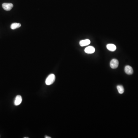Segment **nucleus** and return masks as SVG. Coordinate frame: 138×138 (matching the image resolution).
<instances>
[{
  "instance_id": "nucleus-3",
  "label": "nucleus",
  "mask_w": 138,
  "mask_h": 138,
  "mask_svg": "<svg viewBox=\"0 0 138 138\" xmlns=\"http://www.w3.org/2000/svg\"><path fill=\"white\" fill-rule=\"evenodd\" d=\"M119 61L116 59H112L110 62V67L112 69L117 68L119 66Z\"/></svg>"
},
{
  "instance_id": "nucleus-2",
  "label": "nucleus",
  "mask_w": 138,
  "mask_h": 138,
  "mask_svg": "<svg viewBox=\"0 0 138 138\" xmlns=\"http://www.w3.org/2000/svg\"><path fill=\"white\" fill-rule=\"evenodd\" d=\"M3 8L6 11H10L13 7V4L12 3H3L2 5Z\"/></svg>"
},
{
  "instance_id": "nucleus-1",
  "label": "nucleus",
  "mask_w": 138,
  "mask_h": 138,
  "mask_svg": "<svg viewBox=\"0 0 138 138\" xmlns=\"http://www.w3.org/2000/svg\"><path fill=\"white\" fill-rule=\"evenodd\" d=\"M55 80V75L53 74H51L47 77L45 80V83L47 85H51L53 84Z\"/></svg>"
},
{
  "instance_id": "nucleus-11",
  "label": "nucleus",
  "mask_w": 138,
  "mask_h": 138,
  "mask_svg": "<svg viewBox=\"0 0 138 138\" xmlns=\"http://www.w3.org/2000/svg\"><path fill=\"white\" fill-rule=\"evenodd\" d=\"M45 138H51V137H48V136H45Z\"/></svg>"
},
{
  "instance_id": "nucleus-4",
  "label": "nucleus",
  "mask_w": 138,
  "mask_h": 138,
  "mask_svg": "<svg viewBox=\"0 0 138 138\" xmlns=\"http://www.w3.org/2000/svg\"><path fill=\"white\" fill-rule=\"evenodd\" d=\"M125 73L129 75H132L133 73V68L130 66L127 65L125 66L124 68Z\"/></svg>"
},
{
  "instance_id": "nucleus-10",
  "label": "nucleus",
  "mask_w": 138,
  "mask_h": 138,
  "mask_svg": "<svg viewBox=\"0 0 138 138\" xmlns=\"http://www.w3.org/2000/svg\"><path fill=\"white\" fill-rule=\"evenodd\" d=\"M117 89L119 93L122 94L124 93V87L122 85H118L117 86Z\"/></svg>"
},
{
  "instance_id": "nucleus-5",
  "label": "nucleus",
  "mask_w": 138,
  "mask_h": 138,
  "mask_svg": "<svg viewBox=\"0 0 138 138\" xmlns=\"http://www.w3.org/2000/svg\"><path fill=\"white\" fill-rule=\"evenodd\" d=\"M95 51V48L92 46H89L86 47L84 50V51L88 54H92L94 53Z\"/></svg>"
},
{
  "instance_id": "nucleus-7",
  "label": "nucleus",
  "mask_w": 138,
  "mask_h": 138,
  "mask_svg": "<svg viewBox=\"0 0 138 138\" xmlns=\"http://www.w3.org/2000/svg\"><path fill=\"white\" fill-rule=\"evenodd\" d=\"M91 42L89 39H86V40H82L79 42L80 45L81 46H87L90 44Z\"/></svg>"
},
{
  "instance_id": "nucleus-6",
  "label": "nucleus",
  "mask_w": 138,
  "mask_h": 138,
  "mask_svg": "<svg viewBox=\"0 0 138 138\" xmlns=\"http://www.w3.org/2000/svg\"><path fill=\"white\" fill-rule=\"evenodd\" d=\"M22 100V99L21 96L20 95H18L15 98V100L14 101L15 105H18L21 103V102Z\"/></svg>"
},
{
  "instance_id": "nucleus-8",
  "label": "nucleus",
  "mask_w": 138,
  "mask_h": 138,
  "mask_svg": "<svg viewBox=\"0 0 138 138\" xmlns=\"http://www.w3.org/2000/svg\"><path fill=\"white\" fill-rule=\"evenodd\" d=\"M107 48L110 51H114L116 49V45L113 44H109L107 45Z\"/></svg>"
},
{
  "instance_id": "nucleus-9",
  "label": "nucleus",
  "mask_w": 138,
  "mask_h": 138,
  "mask_svg": "<svg viewBox=\"0 0 138 138\" xmlns=\"http://www.w3.org/2000/svg\"><path fill=\"white\" fill-rule=\"evenodd\" d=\"M21 24L20 23H14L12 24L10 26V28L12 30H14L15 29L21 27Z\"/></svg>"
}]
</instances>
